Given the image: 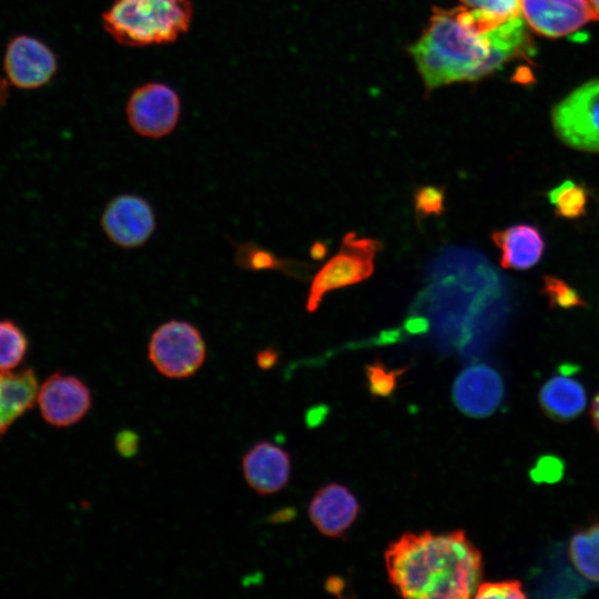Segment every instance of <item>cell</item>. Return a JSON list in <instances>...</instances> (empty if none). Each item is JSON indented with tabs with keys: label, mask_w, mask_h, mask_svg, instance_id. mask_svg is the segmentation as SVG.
Listing matches in <instances>:
<instances>
[{
	"label": "cell",
	"mask_w": 599,
	"mask_h": 599,
	"mask_svg": "<svg viewBox=\"0 0 599 599\" xmlns=\"http://www.w3.org/2000/svg\"><path fill=\"white\" fill-rule=\"evenodd\" d=\"M531 49L521 16L488 32H479L460 16L459 7L436 9L409 51L428 90L490 74Z\"/></svg>",
	"instance_id": "obj_1"
},
{
	"label": "cell",
	"mask_w": 599,
	"mask_h": 599,
	"mask_svg": "<svg viewBox=\"0 0 599 599\" xmlns=\"http://www.w3.org/2000/svg\"><path fill=\"white\" fill-rule=\"evenodd\" d=\"M385 564L406 598H470L481 576V556L463 531L405 534L388 546Z\"/></svg>",
	"instance_id": "obj_2"
},
{
	"label": "cell",
	"mask_w": 599,
	"mask_h": 599,
	"mask_svg": "<svg viewBox=\"0 0 599 599\" xmlns=\"http://www.w3.org/2000/svg\"><path fill=\"white\" fill-rule=\"evenodd\" d=\"M190 0H113L102 13L104 30L118 43L144 47L173 42L191 24Z\"/></svg>",
	"instance_id": "obj_3"
},
{
	"label": "cell",
	"mask_w": 599,
	"mask_h": 599,
	"mask_svg": "<svg viewBox=\"0 0 599 599\" xmlns=\"http://www.w3.org/2000/svg\"><path fill=\"white\" fill-rule=\"evenodd\" d=\"M148 357L162 376L171 379L189 378L205 362V339L201 331L190 322L170 319L152 333Z\"/></svg>",
	"instance_id": "obj_4"
},
{
	"label": "cell",
	"mask_w": 599,
	"mask_h": 599,
	"mask_svg": "<svg viewBox=\"0 0 599 599\" xmlns=\"http://www.w3.org/2000/svg\"><path fill=\"white\" fill-rule=\"evenodd\" d=\"M383 243L370 237H357L355 232L344 235L338 252L314 276L306 309L315 312L328 292L367 280L374 272L376 254Z\"/></svg>",
	"instance_id": "obj_5"
},
{
	"label": "cell",
	"mask_w": 599,
	"mask_h": 599,
	"mask_svg": "<svg viewBox=\"0 0 599 599\" xmlns=\"http://www.w3.org/2000/svg\"><path fill=\"white\" fill-rule=\"evenodd\" d=\"M557 136L568 146L599 152V79L589 80L566 95L551 111Z\"/></svg>",
	"instance_id": "obj_6"
},
{
	"label": "cell",
	"mask_w": 599,
	"mask_h": 599,
	"mask_svg": "<svg viewBox=\"0 0 599 599\" xmlns=\"http://www.w3.org/2000/svg\"><path fill=\"white\" fill-rule=\"evenodd\" d=\"M125 113L135 133L160 139L175 129L181 114V101L171 87L148 82L133 90Z\"/></svg>",
	"instance_id": "obj_7"
},
{
	"label": "cell",
	"mask_w": 599,
	"mask_h": 599,
	"mask_svg": "<svg viewBox=\"0 0 599 599\" xmlns=\"http://www.w3.org/2000/svg\"><path fill=\"white\" fill-rule=\"evenodd\" d=\"M106 237L123 248L144 245L156 227L155 213L144 197L124 193L108 202L101 216Z\"/></svg>",
	"instance_id": "obj_8"
},
{
	"label": "cell",
	"mask_w": 599,
	"mask_h": 599,
	"mask_svg": "<svg viewBox=\"0 0 599 599\" xmlns=\"http://www.w3.org/2000/svg\"><path fill=\"white\" fill-rule=\"evenodd\" d=\"M38 403L49 424L67 427L88 414L92 406V394L81 379L55 373L40 387Z\"/></svg>",
	"instance_id": "obj_9"
},
{
	"label": "cell",
	"mask_w": 599,
	"mask_h": 599,
	"mask_svg": "<svg viewBox=\"0 0 599 599\" xmlns=\"http://www.w3.org/2000/svg\"><path fill=\"white\" fill-rule=\"evenodd\" d=\"M520 14L531 30L547 38L568 35L595 20L588 0H520Z\"/></svg>",
	"instance_id": "obj_10"
},
{
	"label": "cell",
	"mask_w": 599,
	"mask_h": 599,
	"mask_svg": "<svg viewBox=\"0 0 599 599\" xmlns=\"http://www.w3.org/2000/svg\"><path fill=\"white\" fill-rule=\"evenodd\" d=\"M504 397V383L499 373L485 363L463 369L453 385V398L464 414L471 417L491 415Z\"/></svg>",
	"instance_id": "obj_11"
},
{
	"label": "cell",
	"mask_w": 599,
	"mask_h": 599,
	"mask_svg": "<svg viewBox=\"0 0 599 599\" xmlns=\"http://www.w3.org/2000/svg\"><path fill=\"white\" fill-rule=\"evenodd\" d=\"M57 58L41 41L19 35L8 45L4 68L10 81L22 89L39 88L57 71Z\"/></svg>",
	"instance_id": "obj_12"
},
{
	"label": "cell",
	"mask_w": 599,
	"mask_h": 599,
	"mask_svg": "<svg viewBox=\"0 0 599 599\" xmlns=\"http://www.w3.org/2000/svg\"><path fill=\"white\" fill-rule=\"evenodd\" d=\"M243 477L258 495L282 490L290 480L291 458L282 447L262 440L252 446L242 458Z\"/></svg>",
	"instance_id": "obj_13"
},
{
	"label": "cell",
	"mask_w": 599,
	"mask_h": 599,
	"mask_svg": "<svg viewBox=\"0 0 599 599\" xmlns=\"http://www.w3.org/2000/svg\"><path fill=\"white\" fill-rule=\"evenodd\" d=\"M359 506L355 496L343 485L329 484L313 496L308 516L325 536L338 537L355 521Z\"/></svg>",
	"instance_id": "obj_14"
},
{
	"label": "cell",
	"mask_w": 599,
	"mask_h": 599,
	"mask_svg": "<svg viewBox=\"0 0 599 599\" xmlns=\"http://www.w3.org/2000/svg\"><path fill=\"white\" fill-rule=\"evenodd\" d=\"M505 268L528 270L539 262L545 250L540 231L529 224H516L491 233Z\"/></svg>",
	"instance_id": "obj_15"
},
{
	"label": "cell",
	"mask_w": 599,
	"mask_h": 599,
	"mask_svg": "<svg viewBox=\"0 0 599 599\" xmlns=\"http://www.w3.org/2000/svg\"><path fill=\"white\" fill-rule=\"evenodd\" d=\"M544 410L557 420H570L587 406V393L582 384L565 373L548 379L539 392Z\"/></svg>",
	"instance_id": "obj_16"
},
{
	"label": "cell",
	"mask_w": 599,
	"mask_h": 599,
	"mask_svg": "<svg viewBox=\"0 0 599 599\" xmlns=\"http://www.w3.org/2000/svg\"><path fill=\"white\" fill-rule=\"evenodd\" d=\"M38 397V383L33 370L0 372V435Z\"/></svg>",
	"instance_id": "obj_17"
},
{
	"label": "cell",
	"mask_w": 599,
	"mask_h": 599,
	"mask_svg": "<svg viewBox=\"0 0 599 599\" xmlns=\"http://www.w3.org/2000/svg\"><path fill=\"white\" fill-rule=\"evenodd\" d=\"M569 557L575 569L585 579L599 582V524L572 536Z\"/></svg>",
	"instance_id": "obj_18"
},
{
	"label": "cell",
	"mask_w": 599,
	"mask_h": 599,
	"mask_svg": "<svg viewBox=\"0 0 599 599\" xmlns=\"http://www.w3.org/2000/svg\"><path fill=\"white\" fill-rule=\"evenodd\" d=\"M548 199L558 216L573 220L586 214L589 192L583 184L566 180L550 190Z\"/></svg>",
	"instance_id": "obj_19"
},
{
	"label": "cell",
	"mask_w": 599,
	"mask_h": 599,
	"mask_svg": "<svg viewBox=\"0 0 599 599\" xmlns=\"http://www.w3.org/2000/svg\"><path fill=\"white\" fill-rule=\"evenodd\" d=\"M243 253L240 261L244 262V267L256 271L276 270L290 276L307 278L309 270H313V266L308 264L280 258L272 252L255 245L244 246Z\"/></svg>",
	"instance_id": "obj_20"
},
{
	"label": "cell",
	"mask_w": 599,
	"mask_h": 599,
	"mask_svg": "<svg viewBox=\"0 0 599 599\" xmlns=\"http://www.w3.org/2000/svg\"><path fill=\"white\" fill-rule=\"evenodd\" d=\"M27 338L10 321H0V372L17 367L27 352Z\"/></svg>",
	"instance_id": "obj_21"
},
{
	"label": "cell",
	"mask_w": 599,
	"mask_h": 599,
	"mask_svg": "<svg viewBox=\"0 0 599 599\" xmlns=\"http://www.w3.org/2000/svg\"><path fill=\"white\" fill-rule=\"evenodd\" d=\"M446 189L440 185H423L413 194L414 211L420 222L430 216H440L445 212Z\"/></svg>",
	"instance_id": "obj_22"
},
{
	"label": "cell",
	"mask_w": 599,
	"mask_h": 599,
	"mask_svg": "<svg viewBox=\"0 0 599 599\" xmlns=\"http://www.w3.org/2000/svg\"><path fill=\"white\" fill-rule=\"evenodd\" d=\"M464 7L483 13L497 24L520 14V0H459Z\"/></svg>",
	"instance_id": "obj_23"
},
{
	"label": "cell",
	"mask_w": 599,
	"mask_h": 599,
	"mask_svg": "<svg viewBox=\"0 0 599 599\" xmlns=\"http://www.w3.org/2000/svg\"><path fill=\"white\" fill-rule=\"evenodd\" d=\"M405 370L406 368L388 369L379 361L367 365L365 373L370 393L378 396L390 395Z\"/></svg>",
	"instance_id": "obj_24"
},
{
	"label": "cell",
	"mask_w": 599,
	"mask_h": 599,
	"mask_svg": "<svg viewBox=\"0 0 599 599\" xmlns=\"http://www.w3.org/2000/svg\"><path fill=\"white\" fill-rule=\"evenodd\" d=\"M542 292L548 297L551 306L571 308L585 305L580 295L565 281L554 277H544Z\"/></svg>",
	"instance_id": "obj_25"
},
{
	"label": "cell",
	"mask_w": 599,
	"mask_h": 599,
	"mask_svg": "<svg viewBox=\"0 0 599 599\" xmlns=\"http://www.w3.org/2000/svg\"><path fill=\"white\" fill-rule=\"evenodd\" d=\"M525 596L521 585L518 581H499L479 583L474 597L518 599L524 598Z\"/></svg>",
	"instance_id": "obj_26"
},
{
	"label": "cell",
	"mask_w": 599,
	"mask_h": 599,
	"mask_svg": "<svg viewBox=\"0 0 599 599\" xmlns=\"http://www.w3.org/2000/svg\"><path fill=\"white\" fill-rule=\"evenodd\" d=\"M114 446L120 456L131 458L139 450V435L131 429L120 430L114 438Z\"/></svg>",
	"instance_id": "obj_27"
},
{
	"label": "cell",
	"mask_w": 599,
	"mask_h": 599,
	"mask_svg": "<svg viewBox=\"0 0 599 599\" xmlns=\"http://www.w3.org/2000/svg\"><path fill=\"white\" fill-rule=\"evenodd\" d=\"M560 474L561 465L555 458H544L532 471L536 480H556Z\"/></svg>",
	"instance_id": "obj_28"
},
{
	"label": "cell",
	"mask_w": 599,
	"mask_h": 599,
	"mask_svg": "<svg viewBox=\"0 0 599 599\" xmlns=\"http://www.w3.org/2000/svg\"><path fill=\"white\" fill-rule=\"evenodd\" d=\"M402 328L407 334L422 335L429 331L430 322L422 315H409L404 319Z\"/></svg>",
	"instance_id": "obj_29"
},
{
	"label": "cell",
	"mask_w": 599,
	"mask_h": 599,
	"mask_svg": "<svg viewBox=\"0 0 599 599\" xmlns=\"http://www.w3.org/2000/svg\"><path fill=\"white\" fill-rule=\"evenodd\" d=\"M278 361V352L275 348L267 347L260 351L256 355V363L261 369L272 368Z\"/></svg>",
	"instance_id": "obj_30"
},
{
	"label": "cell",
	"mask_w": 599,
	"mask_h": 599,
	"mask_svg": "<svg viewBox=\"0 0 599 599\" xmlns=\"http://www.w3.org/2000/svg\"><path fill=\"white\" fill-rule=\"evenodd\" d=\"M327 253H328V243L325 241H321V240L315 241L309 248V255L312 260L316 262H321L322 260H324Z\"/></svg>",
	"instance_id": "obj_31"
},
{
	"label": "cell",
	"mask_w": 599,
	"mask_h": 599,
	"mask_svg": "<svg viewBox=\"0 0 599 599\" xmlns=\"http://www.w3.org/2000/svg\"><path fill=\"white\" fill-rule=\"evenodd\" d=\"M591 417L596 428L599 430V392L592 400Z\"/></svg>",
	"instance_id": "obj_32"
},
{
	"label": "cell",
	"mask_w": 599,
	"mask_h": 599,
	"mask_svg": "<svg viewBox=\"0 0 599 599\" xmlns=\"http://www.w3.org/2000/svg\"><path fill=\"white\" fill-rule=\"evenodd\" d=\"M592 9L595 20L599 21V0H588Z\"/></svg>",
	"instance_id": "obj_33"
}]
</instances>
